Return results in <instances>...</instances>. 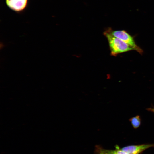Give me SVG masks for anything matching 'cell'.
<instances>
[{
  "instance_id": "277c9868",
  "label": "cell",
  "mask_w": 154,
  "mask_h": 154,
  "mask_svg": "<svg viewBox=\"0 0 154 154\" xmlns=\"http://www.w3.org/2000/svg\"><path fill=\"white\" fill-rule=\"evenodd\" d=\"M5 2L7 7L10 9L18 12L25 9L28 0H5Z\"/></svg>"
},
{
  "instance_id": "52a82bcc",
  "label": "cell",
  "mask_w": 154,
  "mask_h": 154,
  "mask_svg": "<svg viewBox=\"0 0 154 154\" xmlns=\"http://www.w3.org/2000/svg\"><path fill=\"white\" fill-rule=\"evenodd\" d=\"M116 149L114 150L116 154H129L128 153L121 150L118 146H116Z\"/></svg>"
},
{
  "instance_id": "ba28073f",
  "label": "cell",
  "mask_w": 154,
  "mask_h": 154,
  "mask_svg": "<svg viewBox=\"0 0 154 154\" xmlns=\"http://www.w3.org/2000/svg\"><path fill=\"white\" fill-rule=\"evenodd\" d=\"M148 110L154 113V108H149Z\"/></svg>"
},
{
  "instance_id": "5b68a950",
  "label": "cell",
  "mask_w": 154,
  "mask_h": 154,
  "mask_svg": "<svg viewBox=\"0 0 154 154\" xmlns=\"http://www.w3.org/2000/svg\"><path fill=\"white\" fill-rule=\"evenodd\" d=\"M95 151L96 154H116L114 150L105 149L99 145L95 146Z\"/></svg>"
},
{
  "instance_id": "3957f363",
  "label": "cell",
  "mask_w": 154,
  "mask_h": 154,
  "mask_svg": "<svg viewBox=\"0 0 154 154\" xmlns=\"http://www.w3.org/2000/svg\"><path fill=\"white\" fill-rule=\"evenodd\" d=\"M152 147H154V144H143L128 146L121 149L129 154H139L145 150Z\"/></svg>"
},
{
  "instance_id": "8992f818",
  "label": "cell",
  "mask_w": 154,
  "mask_h": 154,
  "mask_svg": "<svg viewBox=\"0 0 154 154\" xmlns=\"http://www.w3.org/2000/svg\"><path fill=\"white\" fill-rule=\"evenodd\" d=\"M129 121L134 128L136 129L138 128L141 123V119L139 115L131 118Z\"/></svg>"
},
{
  "instance_id": "7a4b0ae2",
  "label": "cell",
  "mask_w": 154,
  "mask_h": 154,
  "mask_svg": "<svg viewBox=\"0 0 154 154\" xmlns=\"http://www.w3.org/2000/svg\"><path fill=\"white\" fill-rule=\"evenodd\" d=\"M105 31L122 40L129 45L133 50H136L140 54L143 53V50L136 44L133 37L125 31L113 30L108 28Z\"/></svg>"
},
{
  "instance_id": "6da1fadb",
  "label": "cell",
  "mask_w": 154,
  "mask_h": 154,
  "mask_svg": "<svg viewBox=\"0 0 154 154\" xmlns=\"http://www.w3.org/2000/svg\"><path fill=\"white\" fill-rule=\"evenodd\" d=\"M104 34L108 41L111 55L115 56L119 54L133 50L125 42L106 31L104 32Z\"/></svg>"
}]
</instances>
